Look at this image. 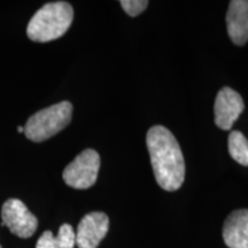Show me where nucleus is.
Here are the masks:
<instances>
[{"label":"nucleus","instance_id":"obj_13","mask_svg":"<svg viewBox=\"0 0 248 248\" xmlns=\"http://www.w3.org/2000/svg\"><path fill=\"white\" fill-rule=\"evenodd\" d=\"M17 131H18V132H23V133H24V126H18V128H17Z\"/></svg>","mask_w":248,"mask_h":248},{"label":"nucleus","instance_id":"obj_6","mask_svg":"<svg viewBox=\"0 0 248 248\" xmlns=\"http://www.w3.org/2000/svg\"><path fill=\"white\" fill-rule=\"evenodd\" d=\"M109 218L105 213L93 212L80 219L76 231V246L78 248H97L106 237Z\"/></svg>","mask_w":248,"mask_h":248},{"label":"nucleus","instance_id":"obj_7","mask_svg":"<svg viewBox=\"0 0 248 248\" xmlns=\"http://www.w3.org/2000/svg\"><path fill=\"white\" fill-rule=\"evenodd\" d=\"M245 109L241 95L231 88H223L217 93L215 106V123L219 129L230 130Z\"/></svg>","mask_w":248,"mask_h":248},{"label":"nucleus","instance_id":"obj_8","mask_svg":"<svg viewBox=\"0 0 248 248\" xmlns=\"http://www.w3.org/2000/svg\"><path fill=\"white\" fill-rule=\"evenodd\" d=\"M229 37L235 45L243 46L248 42V1L232 0L226 14Z\"/></svg>","mask_w":248,"mask_h":248},{"label":"nucleus","instance_id":"obj_9","mask_svg":"<svg viewBox=\"0 0 248 248\" xmlns=\"http://www.w3.org/2000/svg\"><path fill=\"white\" fill-rule=\"evenodd\" d=\"M223 239L229 248H248V209L234 210L228 216Z\"/></svg>","mask_w":248,"mask_h":248},{"label":"nucleus","instance_id":"obj_4","mask_svg":"<svg viewBox=\"0 0 248 248\" xmlns=\"http://www.w3.org/2000/svg\"><path fill=\"white\" fill-rule=\"evenodd\" d=\"M100 168V156L94 150H85L64 168L62 177L68 186L86 190L95 184Z\"/></svg>","mask_w":248,"mask_h":248},{"label":"nucleus","instance_id":"obj_10","mask_svg":"<svg viewBox=\"0 0 248 248\" xmlns=\"http://www.w3.org/2000/svg\"><path fill=\"white\" fill-rule=\"evenodd\" d=\"M75 246V231L69 224H62L58 235H54L52 231H45L36 244V248H74Z\"/></svg>","mask_w":248,"mask_h":248},{"label":"nucleus","instance_id":"obj_14","mask_svg":"<svg viewBox=\"0 0 248 248\" xmlns=\"http://www.w3.org/2000/svg\"><path fill=\"white\" fill-rule=\"evenodd\" d=\"M0 248H1V246H0Z\"/></svg>","mask_w":248,"mask_h":248},{"label":"nucleus","instance_id":"obj_2","mask_svg":"<svg viewBox=\"0 0 248 248\" xmlns=\"http://www.w3.org/2000/svg\"><path fill=\"white\" fill-rule=\"evenodd\" d=\"M74 20V9L66 1L45 4L38 9L28 23L27 35L39 43L60 38L67 32Z\"/></svg>","mask_w":248,"mask_h":248},{"label":"nucleus","instance_id":"obj_11","mask_svg":"<svg viewBox=\"0 0 248 248\" xmlns=\"http://www.w3.org/2000/svg\"><path fill=\"white\" fill-rule=\"evenodd\" d=\"M229 153L241 166L248 167V139L240 131H232L229 136Z\"/></svg>","mask_w":248,"mask_h":248},{"label":"nucleus","instance_id":"obj_3","mask_svg":"<svg viewBox=\"0 0 248 248\" xmlns=\"http://www.w3.org/2000/svg\"><path fill=\"white\" fill-rule=\"evenodd\" d=\"M71 115L73 105L69 101L52 105L29 117L24 125V135L35 142L44 141L66 128L70 123Z\"/></svg>","mask_w":248,"mask_h":248},{"label":"nucleus","instance_id":"obj_1","mask_svg":"<svg viewBox=\"0 0 248 248\" xmlns=\"http://www.w3.org/2000/svg\"><path fill=\"white\" fill-rule=\"evenodd\" d=\"M146 144L156 183L163 190L176 191L185 178V161L177 139L166 126L148 130Z\"/></svg>","mask_w":248,"mask_h":248},{"label":"nucleus","instance_id":"obj_12","mask_svg":"<svg viewBox=\"0 0 248 248\" xmlns=\"http://www.w3.org/2000/svg\"><path fill=\"white\" fill-rule=\"evenodd\" d=\"M120 4L126 14L133 17L142 13L147 8L148 1L147 0H122Z\"/></svg>","mask_w":248,"mask_h":248},{"label":"nucleus","instance_id":"obj_5","mask_svg":"<svg viewBox=\"0 0 248 248\" xmlns=\"http://www.w3.org/2000/svg\"><path fill=\"white\" fill-rule=\"evenodd\" d=\"M2 225L7 226L12 233L17 237L30 238L38 226V219L22 201L8 199L1 209Z\"/></svg>","mask_w":248,"mask_h":248}]
</instances>
